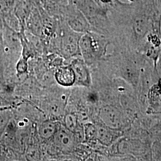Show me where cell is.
I'll list each match as a JSON object with an SVG mask.
<instances>
[{"mask_svg": "<svg viewBox=\"0 0 161 161\" xmlns=\"http://www.w3.org/2000/svg\"><path fill=\"white\" fill-rule=\"evenodd\" d=\"M97 130V140L100 144L109 147L124 136V131L110 128L99 121L96 124Z\"/></svg>", "mask_w": 161, "mask_h": 161, "instance_id": "5b68a950", "label": "cell"}, {"mask_svg": "<svg viewBox=\"0 0 161 161\" xmlns=\"http://www.w3.org/2000/svg\"><path fill=\"white\" fill-rule=\"evenodd\" d=\"M152 161H161V141L154 140L150 146Z\"/></svg>", "mask_w": 161, "mask_h": 161, "instance_id": "4fadbf2b", "label": "cell"}, {"mask_svg": "<svg viewBox=\"0 0 161 161\" xmlns=\"http://www.w3.org/2000/svg\"><path fill=\"white\" fill-rule=\"evenodd\" d=\"M110 44L111 41L107 36L88 31L80 36L79 43L80 56L88 66H93L108 56V49Z\"/></svg>", "mask_w": 161, "mask_h": 161, "instance_id": "6da1fadb", "label": "cell"}, {"mask_svg": "<svg viewBox=\"0 0 161 161\" xmlns=\"http://www.w3.org/2000/svg\"><path fill=\"white\" fill-rule=\"evenodd\" d=\"M54 76L56 82L61 86L69 87L75 84L74 72L70 65L57 69Z\"/></svg>", "mask_w": 161, "mask_h": 161, "instance_id": "9c48e42d", "label": "cell"}, {"mask_svg": "<svg viewBox=\"0 0 161 161\" xmlns=\"http://www.w3.org/2000/svg\"><path fill=\"white\" fill-rule=\"evenodd\" d=\"M146 111L149 115L161 114V92L156 83L151 86L147 94Z\"/></svg>", "mask_w": 161, "mask_h": 161, "instance_id": "52a82bcc", "label": "cell"}, {"mask_svg": "<svg viewBox=\"0 0 161 161\" xmlns=\"http://www.w3.org/2000/svg\"><path fill=\"white\" fill-rule=\"evenodd\" d=\"M3 27H4V21H3L2 16L0 14V34L3 31Z\"/></svg>", "mask_w": 161, "mask_h": 161, "instance_id": "2e32d148", "label": "cell"}, {"mask_svg": "<svg viewBox=\"0 0 161 161\" xmlns=\"http://www.w3.org/2000/svg\"><path fill=\"white\" fill-rule=\"evenodd\" d=\"M59 125L58 122L53 120H46L42 122L38 128L40 137L43 140H49L53 138Z\"/></svg>", "mask_w": 161, "mask_h": 161, "instance_id": "30bf717a", "label": "cell"}, {"mask_svg": "<svg viewBox=\"0 0 161 161\" xmlns=\"http://www.w3.org/2000/svg\"><path fill=\"white\" fill-rule=\"evenodd\" d=\"M40 152L38 149L34 146H31L26 150V158L28 161H37L40 159Z\"/></svg>", "mask_w": 161, "mask_h": 161, "instance_id": "9a60e30c", "label": "cell"}, {"mask_svg": "<svg viewBox=\"0 0 161 161\" xmlns=\"http://www.w3.org/2000/svg\"><path fill=\"white\" fill-rule=\"evenodd\" d=\"M60 19L76 32L84 34L91 31L90 23L86 17L74 3L69 1L65 7Z\"/></svg>", "mask_w": 161, "mask_h": 161, "instance_id": "3957f363", "label": "cell"}, {"mask_svg": "<svg viewBox=\"0 0 161 161\" xmlns=\"http://www.w3.org/2000/svg\"><path fill=\"white\" fill-rule=\"evenodd\" d=\"M70 66L74 72L75 84L89 88L92 86V77L89 66L80 56L72 58Z\"/></svg>", "mask_w": 161, "mask_h": 161, "instance_id": "277c9868", "label": "cell"}, {"mask_svg": "<svg viewBox=\"0 0 161 161\" xmlns=\"http://www.w3.org/2000/svg\"><path fill=\"white\" fill-rule=\"evenodd\" d=\"M64 126L72 132H75L80 127L77 116L73 114H68L64 116Z\"/></svg>", "mask_w": 161, "mask_h": 161, "instance_id": "7c38bea8", "label": "cell"}, {"mask_svg": "<svg viewBox=\"0 0 161 161\" xmlns=\"http://www.w3.org/2000/svg\"><path fill=\"white\" fill-rule=\"evenodd\" d=\"M129 1H134V0H128Z\"/></svg>", "mask_w": 161, "mask_h": 161, "instance_id": "e0dca14e", "label": "cell"}, {"mask_svg": "<svg viewBox=\"0 0 161 161\" xmlns=\"http://www.w3.org/2000/svg\"><path fill=\"white\" fill-rule=\"evenodd\" d=\"M11 116L8 112H0V138L9 125Z\"/></svg>", "mask_w": 161, "mask_h": 161, "instance_id": "5bb4252c", "label": "cell"}, {"mask_svg": "<svg viewBox=\"0 0 161 161\" xmlns=\"http://www.w3.org/2000/svg\"><path fill=\"white\" fill-rule=\"evenodd\" d=\"M41 5L47 13L54 18H60L69 0H40Z\"/></svg>", "mask_w": 161, "mask_h": 161, "instance_id": "ba28073f", "label": "cell"}, {"mask_svg": "<svg viewBox=\"0 0 161 161\" xmlns=\"http://www.w3.org/2000/svg\"><path fill=\"white\" fill-rule=\"evenodd\" d=\"M98 116L104 125L114 130L124 131L133 123L119 104L103 105L99 108Z\"/></svg>", "mask_w": 161, "mask_h": 161, "instance_id": "7a4b0ae2", "label": "cell"}, {"mask_svg": "<svg viewBox=\"0 0 161 161\" xmlns=\"http://www.w3.org/2000/svg\"><path fill=\"white\" fill-rule=\"evenodd\" d=\"M83 128L84 133V141L87 142H92L97 140V127L95 124L90 122L86 123L84 124Z\"/></svg>", "mask_w": 161, "mask_h": 161, "instance_id": "8fae6325", "label": "cell"}, {"mask_svg": "<svg viewBox=\"0 0 161 161\" xmlns=\"http://www.w3.org/2000/svg\"><path fill=\"white\" fill-rule=\"evenodd\" d=\"M53 138L58 147L64 150L72 149L76 143L74 132L60 124Z\"/></svg>", "mask_w": 161, "mask_h": 161, "instance_id": "8992f818", "label": "cell"}]
</instances>
